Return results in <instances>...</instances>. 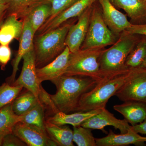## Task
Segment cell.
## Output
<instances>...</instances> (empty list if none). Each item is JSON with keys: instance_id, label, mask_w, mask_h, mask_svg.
<instances>
[{"instance_id": "obj_1", "label": "cell", "mask_w": 146, "mask_h": 146, "mask_svg": "<svg viewBox=\"0 0 146 146\" xmlns=\"http://www.w3.org/2000/svg\"><path fill=\"white\" fill-rule=\"evenodd\" d=\"M100 80L90 77L63 75L51 81L57 90L50 96L59 111L68 114L76 112L82 95Z\"/></svg>"}, {"instance_id": "obj_2", "label": "cell", "mask_w": 146, "mask_h": 146, "mask_svg": "<svg viewBox=\"0 0 146 146\" xmlns=\"http://www.w3.org/2000/svg\"><path fill=\"white\" fill-rule=\"evenodd\" d=\"M131 68L105 76L90 91L82 95L76 112L105 108L108 100L125 83Z\"/></svg>"}, {"instance_id": "obj_3", "label": "cell", "mask_w": 146, "mask_h": 146, "mask_svg": "<svg viewBox=\"0 0 146 146\" xmlns=\"http://www.w3.org/2000/svg\"><path fill=\"white\" fill-rule=\"evenodd\" d=\"M73 24L68 21L54 29L35 36L33 46L36 68L50 63L64 50L66 36Z\"/></svg>"}, {"instance_id": "obj_4", "label": "cell", "mask_w": 146, "mask_h": 146, "mask_svg": "<svg viewBox=\"0 0 146 146\" xmlns=\"http://www.w3.org/2000/svg\"><path fill=\"white\" fill-rule=\"evenodd\" d=\"M141 35L123 32L116 42L105 49L99 59L100 69L104 76L127 69L125 62L131 50L141 38Z\"/></svg>"}, {"instance_id": "obj_5", "label": "cell", "mask_w": 146, "mask_h": 146, "mask_svg": "<svg viewBox=\"0 0 146 146\" xmlns=\"http://www.w3.org/2000/svg\"><path fill=\"white\" fill-rule=\"evenodd\" d=\"M105 48L80 49L71 53L64 75L90 77L100 80L104 78L100 69L99 59Z\"/></svg>"}, {"instance_id": "obj_6", "label": "cell", "mask_w": 146, "mask_h": 146, "mask_svg": "<svg viewBox=\"0 0 146 146\" xmlns=\"http://www.w3.org/2000/svg\"><path fill=\"white\" fill-rule=\"evenodd\" d=\"M118 38L104 22L98 0L93 3L88 31L80 49L105 48L114 44Z\"/></svg>"}, {"instance_id": "obj_7", "label": "cell", "mask_w": 146, "mask_h": 146, "mask_svg": "<svg viewBox=\"0 0 146 146\" xmlns=\"http://www.w3.org/2000/svg\"><path fill=\"white\" fill-rule=\"evenodd\" d=\"M115 96L123 102H139L146 104V68H131L127 78Z\"/></svg>"}, {"instance_id": "obj_8", "label": "cell", "mask_w": 146, "mask_h": 146, "mask_svg": "<svg viewBox=\"0 0 146 146\" xmlns=\"http://www.w3.org/2000/svg\"><path fill=\"white\" fill-rule=\"evenodd\" d=\"M23 59V64L21 74L11 84L23 86L32 93L38 99L39 87L42 83L36 73L34 47L24 56Z\"/></svg>"}, {"instance_id": "obj_9", "label": "cell", "mask_w": 146, "mask_h": 146, "mask_svg": "<svg viewBox=\"0 0 146 146\" xmlns=\"http://www.w3.org/2000/svg\"><path fill=\"white\" fill-rule=\"evenodd\" d=\"M13 133L27 146H58L50 138L46 130L22 122L16 124L13 128Z\"/></svg>"}, {"instance_id": "obj_10", "label": "cell", "mask_w": 146, "mask_h": 146, "mask_svg": "<svg viewBox=\"0 0 146 146\" xmlns=\"http://www.w3.org/2000/svg\"><path fill=\"white\" fill-rule=\"evenodd\" d=\"M93 4L79 16L77 23L73 24L69 29L65 39V44L69 48L71 53L76 52L80 49L85 39L89 28Z\"/></svg>"}, {"instance_id": "obj_11", "label": "cell", "mask_w": 146, "mask_h": 146, "mask_svg": "<svg viewBox=\"0 0 146 146\" xmlns=\"http://www.w3.org/2000/svg\"><path fill=\"white\" fill-rule=\"evenodd\" d=\"M102 9L104 22L111 31L119 37L121 33L126 30L132 24L127 15L117 9L110 0H98Z\"/></svg>"}, {"instance_id": "obj_12", "label": "cell", "mask_w": 146, "mask_h": 146, "mask_svg": "<svg viewBox=\"0 0 146 146\" xmlns=\"http://www.w3.org/2000/svg\"><path fill=\"white\" fill-rule=\"evenodd\" d=\"M97 1L98 0H78L55 18L46 21L36 32V35L44 34L60 27L71 18L78 17Z\"/></svg>"}, {"instance_id": "obj_13", "label": "cell", "mask_w": 146, "mask_h": 146, "mask_svg": "<svg viewBox=\"0 0 146 146\" xmlns=\"http://www.w3.org/2000/svg\"><path fill=\"white\" fill-rule=\"evenodd\" d=\"M81 126L90 129H100L106 133L104 128L107 126H112L115 129L119 130L121 133H127L131 127L125 119H119L108 110L103 108L96 115L92 116L82 124Z\"/></svg>"}, {"instance_id": "obj_14", "label": "cell", "mask_w": 146, "mask_h": 146, "mask_svg": "<svg viewBox=\"0 0 146 146\" xmlns=\"http://www.w3.org/2000/svg\"><path fill=\"white\" fill-rule=\"evenodd\" d=\"M71 52L68 47L50 63L41 68H36V73L40 82L52 81L65 74L68 67Z\"/></svg>"}, {"instance_id": "obj_15", "label": "cell", "mask_w": 146, "mask_h": 146, "mask_svg": "<svg viewBox=\"0 0 146 146\" xmlns=\"http://www.w3.org/2000/svg\"><path fill=\"white\" fill-rule=\"evenodd\" d=\"M23 20L24 21V29L19 40V48L16 57L12 61V74L7 80V82L10 84L13 83L15 80L16 74L18 70V66L22 58L34 47L33 41L35 33L27 19L24 18Z\"/></svg>"}, {"instance_id": "obj_16", "label": "cell", "mask_w": 146, "mask_h": 146, "mask_svg": "<svg viewBox=\"0 0 146 146\" xmlns=\"http://www.w3.org/2000/svg\"><path fill=\"white\" fill-rule=\"evenodd\" d=\"M97 146H125L130 145H143L146 137L136 133L131 127L126 133L119 134L114 133L110 130L107 136L103 138H96Z\"/></svg>"}, {"instance_id": "obj_17", "label": "cell", "mask_w": 146, "mask_h": 146, "mask_svg": "<svg viewBox=\"0 0 146 146\" xmlns=\"http://www.w3.org/2000/svg\"><path fill=\"white\" fill-rule=\"evenodd\" d=\"M117 8L125 11L132 25L146 23V0H110Z\"/></svg>"}, {"instance_id": "obj_18", "label": "cell", "mask_w": 146, "mask_h": 146, "mask_svg": "<svg viewBox=\"0 0 146 146\" xmlns=\"http://www.w3.org/2000/svg\"><path fill=\"white\" fill-rule=\"evenodd\" d=\"M24 21L15 14L7 15L0 28V45H9L14 39L20 40L23 31Z\"/></svg>"}, {"instance_id": "obj_19", "label": "cell", "mask_w": 146, "mask_h": 146, "mask_svg": "<svg viewBox=\"0 0 146 146\" xmlns=\"http://www.w3.org/2000/svg\"><path fill=\"white\" fill-rule=\"evenodd\" d=\"M113 109L121 114L131 126L143 122L146 119V104L141 102H125L114 106Z\"/></svg>"}, {"instance_id": "obj_20", "label": "cell", "mask_w": 146, "mask_h": 146, "mask_svg": "<svg viewBox=\"0 0 146 146\" xmlns=\"http://www.w3.org/2000/svg\"><path fill=\"white\" fill-rule=\"evenodd\" d=\"M102 110H93L85 112L79 111L68 114L59 111L49 117L46 121L58 125H70L73 127L79 126L86 120L99 113Z\"/></svg>"}, {"instance_id": "obj_21", "label": "cell", "mask_w": 146, "mask_h": 146, "mask_svg": "<svg viewBox=\"0 0 146 146\" xmlns=\"http://www.w3.org/2000/svg\"><path fill=\"white\" fill-rule=\"evenodd\" d=\"M45 128L48 135L58 146H74L73 131L66 125H58L45 121Z\"/></svg>"}, {"instance_id": "obj_22", "label": "cell", "mask_w": 146, "mask_h": 146, "mask_svg": "<svg viewBox=\"0 0 146 146\" xmlns=\"http://www.w3.org/2000/svg\"><path fill=\"white\" fill-rule=\"evenodd\" d=\"M51 12L50 4L45 0H43L35 6L24 18L27 19L32 28L36 34L38 29L49 18Z\"/></svg>"}, {"instance_id": "obj_23", "label": "cell", "mask_w": 146, "mask_h": 146, "mask_svg": "<svg viewBox=\"0 0 146 146\" xmlns=\"http://www.w3.org/2000/svg\"><path fill=\"white\" fill-rule=\"evenodd\" d=\"M12 103L0 109V138L13 133V128L17 123L22 121L23 115H18L13 112Z\"/></svg>"}, {"instance_id": "obj_24", "label": "cell", "mask_w": 146, "mask_h": 146, "mask_svg": "<svg viewBox=\"0 0 146 146\" xmlns=\"http://www.w3.org/2000/svg\"><path fill=\"white\" fill-rule=\"evenodd\" d=\"M146 58V36L141 35L128 55L125 62L127 68H139Z\"/></svg>"}, {"instance_id": "obj_25", "label": "cell", "mask_w": 146, "mask_h": 146, "mask_svg": "<svg viewBox=\"0 0 146 146\" xmlns=\"http://www.w3.org/2000/svg\"><path fill=\"white\" fill-rule=\"evenodd\" d=\"M43 0H6L8 6L7 15L15 14L23 19L33 7Z\"/></svg>"}, {"instance_id": "obj_26", "label": "cell", "mask_w": 146, "mask_h": 146, "mask_svg": "<svg viewBox=\"0 0 146 146\" xmlns=\"http://www.w3.org/2000/svg\"><path fill=\"white\" fill-rule=\"evenodd\" d=\"M38 102L34 94L27 90L19 95L12 102V109L16 115H22L34 107Z\"/></svg>"}, {"instance_id": "obj_27", "label": "cell", "mask_w": 146, "mask_h": 146, "mask_svg": "<svg viewBox=\"0 0 146 146\" xmlns=\"http://www.w3.org/2000/svg\"><path fill=\"white\" fill-rule=\"evenodd\" d=\"M45 108L38 102L36 105L23 115L22 122L31 125L45 129L44 119Z\"/></svg>"}, {"instance_id": "obj_28", "label": "cell", "mask_w": 146, "mask_h": 146, "mask_svg": "<svg viewBox=\"0 0 146 146\" xmlns=\"http://www.w3.org/2000/svg\"><path fill=\"white\" fill-rule=\"evenodd\" d=\"M23 87L7 82L0 85V109L12 103L20 95Z\"/></svg>"}, {"instance_id": "obj_29", "label": "cell", "mask_w": 146, "mask_h": 146, "mask_svg": "<svg viewBox=\"0 0 146 146\" xmlns=\"http://www.w3.org/2000/svg\"><path fill=\"white\" fill-rule=\"evenodd\" d=\"M73 141L78 146H97L91 129L79 126L73 127Z\"/></svg>"}, {"instance_id": "obj_30", "label": "cell", "mask_w": 146, "mask_h": 146, "mask_svg": "<svg viewBox=\"0 0 146 146\" xmlns=\"http://www.w3.org/2000/svg\"><path fill=\"white\" fill-rule=\"evenodd\" d=\"M50 4L51 12L47 21H50L78 0H45Z\"/></svg>"}, {"instance_id": "obj_31", "label": "cell", "mask_w": 146, "mask_h": 146, "mask_svg": "<svg viewBox=\"0 0 146 146\" xmlns=\"http://www.w3.org/2000/svg\"><path fill=\"white\" fill-rule=\"evenodd\" d=\"M38 100L40 104L44 107L45 109L51 111L54 114L59 112L57 109L51 97L50 94H49L40 84L39 93L38 94Z\"/></svg>"}, {"instance_id": "obj_32", "label": "cell", "mask_w": 146, "mask_h": 146, "mask_svg": "<svg viewBox=\"0 0 146 146\" xmlns=\"http://www.w3.org/2000/svg\"><path fill=\"white\" fill-rule=\"evenodd\" d=\"M11 57V51L9 45H0V67L2 70L5 69Z\"/></svg>"}, {"instance_id": "obj_33", "label": "cell", "mask_w": 146, "mask_h": 146, "mask_svg": "<svg viewBox=\"0 0 146 146\" xmlns=\"http://www.w3.org/2000/svg\"><path fill=\"white\" fill-rule=\"evenodd\" d=\"M2 146H25L27 145L21 139L12 133L6 135L3 138Z\"/></svg>"}, {"instance_id": "obj_34", "label": "cell", "mask_w": 146, "mask_h": 146, "mask_svg": "<svg viewBox=\"0 0 146 146\" xmlns=\"http://www.w3.org/2000/svg\"><path fill=\"white\" fill-rule=\"evenodd\" d=\"M131 34H137L146 36V23L141 25H132L126 29Z\"/></svg>"}, {"instance_id": "obj_35", "label": "cell", "mask_w": 146, "mask_h": 146, "mask_svg": "<svg viewBox=\"0 0 146 146\" xmlns=\"http://www.w3.org/2000/svg\"><path fill=\"white\" fill-rule=\"evenodd\" d=\"M8 8L6 0H0V28L7 16Z\"/></svg>"}, {"instance_id": "obj_36", "label": "cell", "mask_w": 146, "mask_h": 146, "mask_svg": "<svg viewBox=\"0 0 146 146\" xmlns=\"http://www.w3.org/2000/svg\"><path fill=\"white\" fill-rule=\"evenodd\" d=\"M131 128L136 133L146 135V119L143 122L131 126Z\"/></svg>"}, {"instance_id": "obj_37", "label": "cell", "mask_w": 146, "mask_h": 146, "mask_svg": "<svg viewBox=\"0 0 146 146\" xmlns=\"http://www.w3.org/2000/svg\"><path fill=\"white\" fill-rule=\"evenodd\" d=\"M139 68H146V58L144 60L143 63L141 64V66Z\"/></svg>"}, {"instance_id": "obj_38", "label": "cell", "mask_w": 146, "mask_h": 146, "mask_svg": "<svg viewBox=\"0 0 146 146\" xmlns=\"http://www.w3.org/2000/svg\"><path fill=\"white\" fill-rule=\"evenodd\" d=\"M3 138H0V146H2V143Z\"/></svg>"}, {"instance_id": "obj_39", "label": "cell", "mask_w": 146, "mask_h": 146, "mask_svg": "<svg viewBox=\"0 0 146 146\" xmlns=\"http://www.w3.org/2000/svg\"></svg>"}]
</instances>
